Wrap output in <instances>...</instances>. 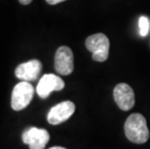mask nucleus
Returning <instances> with one entry per match:
<instances>
[{"label": "nucleus", "mask_w": 150, "mask_h": 149, "mask_svg": "<svg viewBox=\"0 0 150 149\" xmlns=\"http://www.w3.org/2000/svg\"><path fill=\"white\" fill-rule=\"evenodd\" d=\"M124 131L127 138L134 143H145L149 138L146 119L140 113H133L127 118L124 125Z\"/></svg>", "instance_id": "nucleus-1"}, {"label": "nucleus", "mask_w": 150, "mask_h": 149, "mask_svg": "<svg viewBox=\"0 0 150 149\" xmlns=\"http://www.w3.org/2000/svg\"><path fill=\"white\" fill-rule=\"evenodd\" d=\"M85 47L89 52L93 53L92 58L95 61L104 62L108 59L110 41L105 34L97 33L89 36L85 41Z\"/></svg>", "instance_id": "nucleus-2"}, {"label": "nucleus", "mask_w": 150, "mask_h": 149, "mask_svg": "<svg viewBox=\"0 0 150 149\" xmlns=\"http://www.w3.org/2000/svg\"><path fill=\"white\" fill-rule=\"evenodd\" d=\"M34 96V88L28 81H22L14 87L11 106L14 110H21L30 104Z\"/></svg>", "instance_id": "nucleus-3"}, {"label": "nucleus", "mask_w": 150, "mask_h": 149, "mask_svg": "<svg viewBox=\"0 0 150 149\" xmlns=\"http://www.w3.org/2000/svg\"><path fill=\"white\" fill-rule=\"evenodd\" d=\"M54 68L59 75L68 76L74 71V54L70 47L62 46L56 50Z\"/></svg>", "instance_id": "nucleus-4"}, {"label": "nucleus", "mask_w": 150, "mask_h": 149, "mask_svg": "<svg viewBox=\"0 0 150 149\" xmlns=\"http://www.w3.org/2000/svg\"><path fill=\"white\" fill-rule=\"evenodd\" d=\"M50 141V134L46 129L30 127L22 134V141L30 149H44Z\"/></svg>", "instance_id": "nucleus-5"}, {"label": "nucleus", "mask_w": 150, "mask_h": 149, "mask_svg": "<svg viewBox=\"0 0 150 149\" xmlns=\"http://www.w3.org/2000/svg\"><path fill=\"white\" fill-rule=\"evenodd\" d=\"M65 86L64 81L61 78L53 74L44 75L37 85L36 91L40 98L46 99L52 91H60Z\"/></svg>", "instance_id": "nucleus-6"}, {"label": "nucleus", "mask_w": 150, "mask_h": 149, "mask_svg": "<svg viewBox=\"0 0 150 149\" xmlns=\"http://www.w3.org/2000/svg\"><path fill=\"white\" fill-rule=\"evenodd\" d=\"M75 104L71 101H65L52 107L47 113V121L52 125H58L68 120L75 112Z\"/></svg>", "instance_id": "nucleus-7"}, {"label": "nucleus", "mask_w": 150, "mask_h": 149, "mask_svg": "<svg viewBox=\"0 0 150 149\" xmlns=\"http://www.w3.org/2000/svg\"><path fill=\"white\" fill-rule=\"evenodd\" d=\"M113 98L120 109L130 110L135 106V93L127 83H119L114 87Z\"/></svg>", "instance_id": "nucleus-8"}, {"label": "nucleus", "mask_w": 150, "mask_h": 149, "mask_svg": "<svg viewBox=\"0 0 150 149\" xmlns=\"http://www.w3.org/2000/svg\"><path fill=\"white\" fill-rule=\"evenodd\" d=\"M42 63L39 60L33 59L25 63H21L16 68L15 75L18 78L24 81H35L39 78L42 71Z\"/></svg>", "instance_id": "nucleus-9"}, {"label": "nucleus", "mask_w": 150, "mask_h": 149, "mask_svg": "<svg viewBox=\"0 0 150 149\" xmlns=\"http://www.w3.org/2000/svg\"><path fill=\"white\" fill-rule=\"evenodd\" d=\"M139 33L142 36H146L149 32V28H150V21L148 20V18L146 17H140L139 20Z\"/></svg>", "instance_id": "nucleus-10"}, {"label": "nucleus", "mask_w": 150, "mask_h": 149, "mask_svg": "<svg viewBox=\"0 0 150 149\" xmlns=\"http://www.w3.org/2000/svg\"><path fill=\"white\" fill-rule=\"evenodd\" d=\"M47 3H49L50 5H55V4H58L60 2H63V1H66V0H46Z\"/></svg>", "instance_id": "nucleus-11"}, {"label": "nucleus", "mask_w": 150, "mask_h": 149, "mask_svg": "<svg viewBox=\"0 0 150 149\" xmlns=\"http://www.w3.org/2000/svg\"><path fill=\"white\" fill-rule=\"evenodd\" d=\"M18 1H20V3L22 5H28L32 2V0H18Z\"/></svg>", "instance_id": "nucleus-12"}, {"label": "nucleus", "mask_w": 150, "mask_h": 149, "mask_svg": "<svg viewBox=\"0 0 150 149\" xmlns=\"http://www.w3.org/2000/svg\"><path fill=\"white\" fill-rule=\"evenodd\" d=\"M50 149H66L64 147H60V146H53L52 148H50Z\"/></svg>", "instance_id": "nucleus-13"}]
</instances>
